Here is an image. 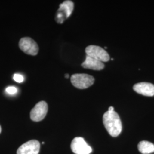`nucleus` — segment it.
I'll use <instances>...</instances> for the list:
<instances>
[{"instance_id": "nucleus-1", "label": "nucleus", "mask_w": 154, "mask_h": 154, "mask_svg": "<svg viewBox=\"0 0 154 154\" xmlns=\"http://www.w3.org/2000/svg\"><path fill=\"white\" fill-rule=\"evenodd\" d=\"M103 122L111 136L116 137L121 134L122 130L121 121L116 111L106 112L103 116Z\"/></svg>"}, {"instance_id": "nucleus-11", "label": "nucleus", "mask_w": 154, "mask_h": 154, "mask_svg": "<svg viewBox=\"0 0 154 154\" xmlns=\"http://www.w3.org/2000/svg\"><path fill=\"white\" fill-rule=\"evenodd\" d=\"M139 152L142 154H149L154 152V144L148 141L143 140L138 145Z\"/></svg>"}, {"instance_id": "nucleus-12", "label": "nucleus", "mask_w": 154, "mask_h": 154, "mask_svg": "<svg viewBox=\"0 0 154 154\" xmlns=\"http://www.w3.org/2000/svg\"><path fill=\"white\" fill-rule=\"evenodd\" d=\"M6 91L9 94L13 95V94H16L17 93V89L14 86H9L6 88Z\"/></svg>"}, {"instance_id": "nucleus-5", "label": "nucleus", "mask_w": 154, "mask_h": 154, "mask_svg": "<svg viewBox=\"0 0 154 154\" xmlns=\"http://www.w3.org/2000/svg\"><path fill=\"white\" fill-rule=\"evenodd\" d=\"M20 49L29 55H36L38 53L39 48L37 44L29 37H24L19 42Z\"/></svg>"}, {"instance_id": "nucleus-16", "label": "nucleus", "mask_w": 154, "mask_h": 154, "mask_svg": "<svg viewBox=\"0 0 154 154\" xmlns=\"http://www.w3.org/2000/svg\"><path fill=\"white\" fill-rule=\"evenodd\" d=\"M1 132V126H0V133Z\"/></svg>"}, {"instance_id": "nucleus-14", "label": "nucleus", "mask_w": 154, "mask_h": 154, "mask_svg": "<svg viewBox=\"0 0 154 154\" xmlns=\"http://www.w3.org/2000/svg\"><path fill=\"white\" fill-rule=\"evenodd\" d=\"M109 111H114V107H112V106H111V107H110L109 108Z\"/></svg>"}, {"instance_id": "nucleus-6", "label": "nucleus", "mask_w": 154, "mask_h": 154, "mask_svg": "<svg viewBox=\"0 0 154 154\" xmlns=\"http://www.w3.org/2000/svg\"><path fill=\"white\" fill-rule=\"evenodd\" d=\"M71 149L75 154H90L92 152L91 147L81 137H76L72 140Z\"/></svg>"}, {"instance_id": "nucleus-7", "label": "nucleus", "mask_w": 154, "mask_h": 154, "mask_svg": "<svg viewBox=\"0 0 154 154\" xmlns=\"http://www.w3.org/2000/svg\"><path fill=\"white\" fill-rule=\"evenodd\" d=\"M48 111V106L45 101H41L34 107L30 111V119L34 122L43 120Z\"/></svg>"}, {"instance_id": "nucleus-10", "label": "nucleus", "mask_w": 154, "mask_h": 154, "mask_svg": "<svg viewBox=\"0 0 154 154\" xmlns=\"http://www.w3.org/2000/svg\"><path fill=\"white\" fill-rule=\"evenodd\" d=\"M82 66L85 69L94 70H101L105 67V65L102 62L95 60L88 55L86 56L85 61L82 63Z\"/></svg>"}, {"instance_id": "nucleus-9", "label": "nucleus", "mask_w": 154, "mask_h": 154, "mask_svg": "<svg viewBox=\"0 0 154 154\" xmlns=\"http://www.w3.org/2000/svg\"><path fill=\"white\" fill-rule=\"evenodd\" d=\"M133 89L137 93L147 97L154 95V85L148 82H140L135 84Z\"/></svg>"}, {"instance_id": "nucleus-4", "label": "nucleus", "mask_w": 154, "mask_h": 154, "mask_svg": "<svg viewBox=\"0 0 154 154\" xmlns=\"http://www.w3.org/2000/svg\"><path fill=\"white\" fill-rule=\"evenodd\" d=\"M87 55L100 62H107L110 60V56L107 52L101 47L96 45H90L86 48Z\"/></svg>"}, {"instance_id": "nucleus-3", "label": "nucleus", "mask_w": 154, "mask_h": 154, "mask_svg": "<svg viewBox=\"0 0 154 154\" xmlns=\"http://www.w3.org/2000/svg\"><path fill=\"white\" fill-rule=\"evenodd\" d=\"M74 9V3L72 1H65L60 4L56 14L55 20L59 23H62L70 16Z\"/></svg>"}, {"instance_id": "nucleus-13", "label": "nucleus", "mask_w": 154, "mask_h": 154, "mask_svg": "<svg viewBox=\"0 0 154 154\" xmlns=\"http://www.w3.org/2000/svg\"><path fill=\"white\" fill-rule=\"evenodd\" d=\"M13 79L16 82L18 83L22 82L24 80L23 77L19 74H15L13 76Z\"/></svg>"}, {"instance_id": "nucleus-8", "label": "nucleus", "mask_w": 154, "mask_h": 154, "mask_svg": "<svg viewBox=\"0 0 154 154\" xmlns=\"http://www.w3.org/2000/svg\"><path fill=\"white\" fill-rule=\"evenodd\" d=\"M40 143L38 140H31L22 144L17 149V154H38Z\"/></svg>"}, {"instance_id": "nucleus-2", "label": "nucleus", "mask_w": 154, "mask_h": 154, "mask_svg": "<svg viewBox=\"0 0 154 154\" xmlns=\"http://www.w3.org/2000/svg\"><path fill=\"white\" fill-rule=\"evenodd\" d=\"M71 82L74 87L79 89H85L93 85L94 78L86 74H75L71 77Z\"/></svg>"}, {"instance_id": "nucleus-15", "label": "nucleus", "mask_w": 154, "mask_h": 154, "mask_svg": "<svg viewBox=\"0 0 154 154\" xmlns=\"http://www.w3.org/2000/svg\"><path fill=\"white\" fill-rule=\"evenodd\" d=\"M65 78H69V75L68 74H66L65 75Z\"/></svg>"}]
</instances>
